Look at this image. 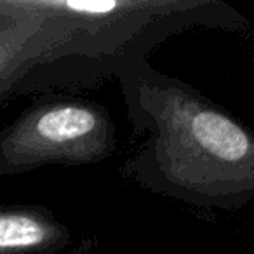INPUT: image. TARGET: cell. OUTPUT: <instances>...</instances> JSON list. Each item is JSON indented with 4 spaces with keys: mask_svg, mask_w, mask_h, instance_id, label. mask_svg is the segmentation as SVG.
<instances>
[{
    "mask_svg": "<svg viewBox=\"0 0 254 254\" xmlns=\"http://www.w3.org/2000/svg\"><path fill=\"white\" fill-rule=\"evenodd\" d=\"M71 232L46 205L0 204V254H60Z\"/></svg>",
    "mask_w": 254,
    "mask_h": 254,
    "instance_id": "3957f363",
    "label": "cell"
},
{
    "mask_svg": "<svg viewBox=\"0 0 254 254\" xmlns=\"http://www.w3.org/2000/svg\"><path fill=\"white\" fill-rule=\"evenodd\" d=\"M127 115L145 132L126 171L139 187L197 207L237 211L254 197V138L190 84L146 60L117 75Z\"/></svg>",
    "mask_w": 254,
    "mask_h": 254,
    "instance_id": "6da1fadb",
    "label": "cell"
},
{
    "mask_svg": "<svg viewBox=\"0 0 254 254\" xmlns=\"http://www.w3.org/2000/svg\"><path fill=\"white\" fill-rule=\"evenodd\" d=\"M110 112L91 99L53 96L23 110L0 131V176L49 166H92L117 152Z\"/></svg>",
    "mask_w": 254,
    "mask_h": 254,
    "instance_id": "7a4b0ae2",
    "label": "cell"
},
{
    "mask_svg": "<svg viewBox=\"0 0 254 254\" xmlns=\"http://www.w3.org/2000/svg\"><path fill=\"white\" fill-rule=\"evenodd\" d=\"M12 19L0 28V103L19 92L44 53L40 19L25 0H5Z\"/></svg>",
    "mask_w": 254,
    "mask_h": 254,
    "instance_id": "277c9868",
    "label": "cell"
}]
</instances>
